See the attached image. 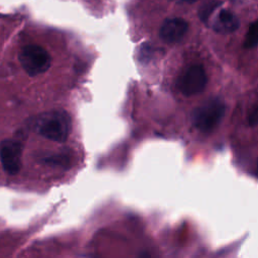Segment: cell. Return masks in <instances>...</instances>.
Returning a JSON list of instances; mask_svg holds the SVG:
<instances>
[{"label": "cell", "instance_id": "1", "mask_svg": "<svg viewBox=\"0 0 258 258\" xmlns=\"http://www.w3.org/2000/svg\"><path fill=\"white\" fill-rule=\"evenodd\" d=\"M71 127V117L63 110L44 112L38 115L33 122V128L36 133L59 143L67 141Z\"/></svg>", "mask_w": 258, "mask_h": 258}, {"label": "cell", "instance_id": "2", "mask_svg": "<svg viewBox=\"0 0 258 258\" xmlns=\"http://www.w3.org/2000/svg\"><path fill=\"white\" fill-rule=\"evenodd\" d=\"M226 105L218 97L208 99L191 113V122L194 126L204 133L212 132L221 122L225 115Z\"/></svg>", "mask_w": 258, "mask_h": 258}, {"label": "cell", "instance_id": "3", "mask_svg": "<svg viewBox=\"0 0 258 258\" xmlns=\"http://www.w3.org/2000/svg\"><path fill=\"white\" fill-rule=\"evenodd\" d=\"M18 59L23 70L30 77L45 73L51 64V56L48 51L37 44L23 46L19 51Z\"/></svg>", "mask_w": 258, "mask_h": 258}, {"label": "cell", "instance_id": "4", "mask_svg": "<svg viewBox=\"0 0 258 258\" xmlns=\"http://www.w3.org/2000/svg\"><path fill=\"white\" fill-rule=\"evenodd\" d=\"M208 83L206 71L201 64H192L187 68L177 81V87L182 95L190 97L204 91Z\"/></svg>", "mask_w": 258, "mask_h": 258}, {"label": "cell", "instance_id": "5", "mask_svg": "<svg viewBox=\"0 0 258 258\" xmlns=\"http://www.w3.org/2000/svg\"><path fill=\"white\" fill-rule=\"evenodd\" d=\"M22 150L23 145L18 140L7 138L0 142V161L5 172L14 175L20 171Z\"/></svg>", "mask_w": 258, "mask_h": 258}, {"label": "cell", "instance_id": "6", "mask_svg": "<svg viewBox=\"0 0 258 258\" xmlns=\"http://www.w3.org/2000/svg\"><path fill=\"white\" fill-rule=\"evenodd\" d=\"M209 23L214 31L221 34L232 33L240 26V20L237 15L227 8H222L221 4L209 16L206 24Z\"/></svg>", "mask_w": 258, "mask_h": 258}, {"label": "cell", "instance_id": "7", "mask_svg": "<svg viewBox=\"0 0 258 258\" xmlns=\"http://www.w3.org/2000/svg\"><path fill=\"white\" fill-rule=\"evenodd\" d=\"M188 30V22L180 17L166 18L160 25L159 37L166 43L179 42Z\"/></svg>", "mask_w": 258, "mask_h": 258}, {"label": "cell", "instance_id": "8", "mask_svg": "<svg viewBox=\"0 0 258 258\" xmlns=\"http://www.w3.org/2000/svg\"><path fill=\"white\" fill-rule=\"evenodd\" d=\"M258 25L257 21L252 22L249 25V29L247 31L245 41H244V47L245 48H252L255 47L258 40Z\"/></svg>", "mask_w": 258, "mask_h": 258}, {"label": "cell", "instance_id": "9", "mask_svg": "<svg viewBox=\"0 0 258 258\" xmlns=\"http://www.w3.org/2000/svg\"><path fill=\"white\" fill-rule=\"evenodd\" d=\"M221 3H219L218 1L212 0V1H208L205 4H203L200 9H199V17L201 19V21H203L204 23L207 22L209 16L211 15V13L214 11V9Z\"/></svg>", "mask_w": 258, "mask_h": 258}, {"label": "cell", "instance_id": "10", "mask_svg": "<svg viewBox=\"0 0 258 258\" xmlns=\"http://www.w3.org/2000/svg\"><path fill=\"white\" fill-rule=\"evenodd\" d=\"M43 161L53 166H67V164L70 163V158L63 154H57V155L48 156L44 158Z\"/></svg>", "mask_w": 258, "mask_h": 258}, {"label": "cell", "instance_id": "11", "mask_svg": "<svg viewBox=\"0 0 258 258\" xmlns=\"http://www.w3.org/2000/svg\"><path fill=\"white\" fill-rule=\"evenodd\" d=\"M248 121H249V124L251 126H255L256 125V122H257V107L256 106H254L253 110L251 111V113L249 115Z\"/></svg>", "mask_w": 258, "mask_h": 258}, {"label": "cell", "instance_id": "12", "mask_svg": "<svg viewBox=\"0 0 258 258\" xmlns=\"http://www.w3.org/2000/svg\"><path fill=\"white\" fill-rule=\"evenodd\" d=\"M175 3H178V4H184V3H187V4H190V3H195L199 0H171Z\"/></svg>", "mask_w": 258, "mask_h": 258}, {"label": "cell", "instance_id": "13", "mask_svg": "<svg viewBox=\"0 0 258 258\" xmlns=\"http://www.w3.org/2000/svg\"><path fill=\"white\" fill-rule=\"evenodd\" d=\"M229 1L234 2V3H242L243 2V0H229Z\"/></svg>", "mask_w": 258, "mask_h": 258}]
</instances>
